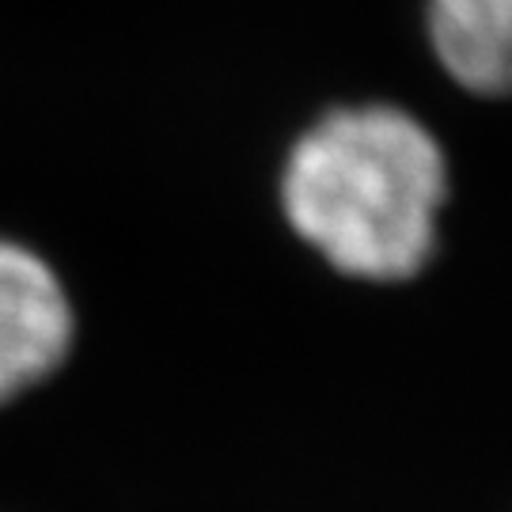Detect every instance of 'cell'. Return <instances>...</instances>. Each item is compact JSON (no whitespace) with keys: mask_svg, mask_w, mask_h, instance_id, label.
Here are the masks:
<instances>
[{"mask_svg":"<svg viewBox=\"0 0 512 512\" xmlns=\"http://www.w3.org/2000/svg\"><path fill=\"white\" fill-rule=\"evenodd\" d=\"M448 164L437 137L399 107L330 110L296 141L281 175L293 232L334 270L406 281L437 247Z\"/></svg>","mask_w":512,"mask_h":512,"instance_id":"1","label":"cell"},{"mask_svg":"<svg viewBox=\"0 0 512 512\" xmlns=\"http://www.w3.org/2000/svg\"><path fill=\"white\" fill-rule=\"evenodd\" d=\"M73 342L61 277L27 247L0 239V403L54 372Z\"/></svg>","mask_w":512,"mask_h":512,"instance_id":"2","label":"cell"},{"mask_svg":"<svg viewBox=\"0 0 512 512\" xmlns=\"http://www.w3.org/2000/svg\"><path fill=\"white\" fill-rule=\"evenodd\" d=\"M429 38L440 65L467 92L509 88L512 0H429Z\"/></svg>","mask_w":512,"mask_h":512,"instance_id":"3","label":"cell"}]
</instances>
